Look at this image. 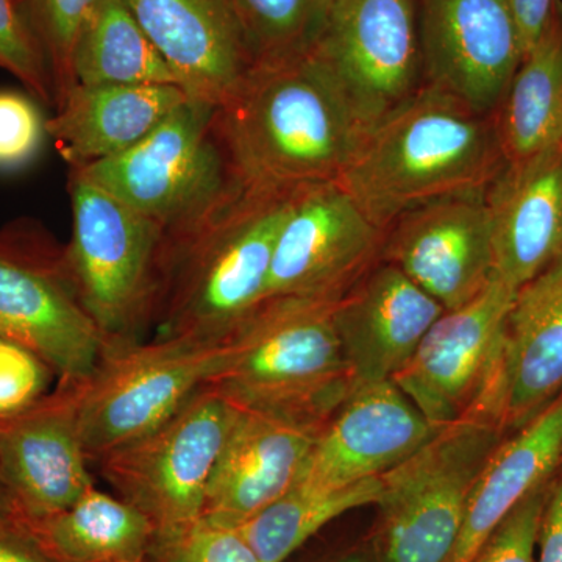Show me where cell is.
Wrapping results in <instances>:
<instances>
[{
  "instance_id": "cell-21",
  "label": "cell",
  "mask_w": 562,
  "mask_h": 562,
  "mask_svg": "<svg viewBox=\"0 0 562 562\" xmlns=\"http://www.w3.org/2000/svg\"><path fill=\"white\" fill-rule=\"evenodd\" d=\"M443 312L395 266L376 262L335 303V327L353 384L392 380Z\"/></svg>"
},
{
  "instance_id": "cell-23",
  "label": "cell",
  "mask_w": 562,
  "mask_h": 562,
  "mask_svg": "<svg viewBox=\"0 0 562 562\" xmlns=\"http://www.w3.org/2000/svg\"><path fill=\"white\" fill-rule=\"evenodd\" d=\"M187 99L176 85H76L47 117V135L69 169H85L132 149Z\"/></svg>"
},
{
  "instance_id": "cell-33",
  "label": "cell",
  "mask_w": 562,
  "mask_h": 562,
  "mask_svg": "<svg viewBox=\"0 0 562 562\" xmlns=\"http://www.w3.org/2000/svg\"><path fill=\"white\" fill-rule=\"evenodd\" d=\"M29 92L0 90V172L27 168L43 150L47 117Z\"/></svg>"
},
{
  "instance_id": "cell-38",
  "label": "cell",
  "mask_w": 562,
  "mask_h": 562,
  "mask_svg": "<svg viewBox=\"0 0 562 562\" xmlns=\"http://www.w3.org/2000/svg\"><path fill=\"white\" fill-rule=\"evenodd\" d=\"M554 0H509L520 41H522L524 55L530 50L532 44L541 35L543 25L549 20Z\"/></svg>"
},
{
  "instance_id": "cell-36",
  "label": "cell",
  "mask_w": 562,
  "mask_h": 562,
  "mask_svg": "<svg viewBox=\"0 0 562 562\" xmlns=\"http://www.w3.org/2000/svg\"><path fill=\"white\" fill-rule=\"evenodd\" d=\"M0 562H63L41 543L25 520L0 517Z\"/></svg>"
},
{
  "instance_id": "cell-16",
  "label": "cell",
  "mask_w": 562,
  "mask_h": 562,
  "mask_svg": "<svg viewBox=\"0 0 562 562\" xmlns=\"http://www.w3.org/2000/svg\"><path fill=\"white\" fill-rule=\"evenodd\" d=\"M76 386L58 380L46 397L0 422V484L14 517H49L95 486L77 420Z\"/></svg>"
},
{
  "instance_id": "cell-3",
  "label": "cell",
  "mask_w": 562,
  "mask_h": 562,
  "mask_svg": "<svg viewBox=\"0 0 562 562\" xmlns=\"http://www.w3.org/2000/svg\"><path fill=\"white\" fill-rule=\"evenodd\" d=\"M294 191L243 184L198 224L166 236L151 336L221 341L265 301Z\"/></svg>"
},
{
  "instance_id": "cell-8",
  "label": "cell",
  "mask_w": 562,
  "mask_h": 562,
  "mask_svg": "<svg viewBox=\"0 0 562 562\" xmlns=\"http://www.w3.org/2000/svg\"><path fill=\"white\" fill-rule=\"evenodd\" d=\"M0 336L68 382L90 379L105 355L70 279L65 244L32 217L0 227Z\"/></svg>"
},
{
  "instance_id": "cell-15",
  "label": "cell",
  "mask_w": 562,
  "mask_h": 562,
  "mask_svg": "<svg viewBox=\"0 0 562 562\" xmlns=\"http://www.w3.org/2000/svg\"><path fill=\"white\" fill-rule=\"evenodd\" d=\"M486 190L425 203L384 236L382 261L395 266L443 310L460 308L494 277Z\"/></svg>"
},
{
  "instance_id": "cell-25",
  "label": "cell",
  "mask_w": 562,
  "mask_h": 562,
  "mask_svg": "<svg viewBox=\"0 0 562 562\" xmlns=\"http://www.w3.org/2000/svg\"><path fill=\"white\" fill-rule=\"evenodd\" d=\"M506 161L562 144V0H554L541 35L524 55L495 111Z\"/></svg>"
},
{
  "instance_id": "cell-22",
  "label": "cell",
  "mask_w": 562,
  "mask_h": 562,
  "mask_svg": "<svg viewBox=\"0 0 562 562\" xmlns=\"http://www.w3.org/2000/svg\"><path fill=\"white\" fill-rule=\"evenodd\" d=\"M494 277L513 290L562 257V150L506 161L486 188Z\"/></svg>"
},
{
  "instance_id": "cell-19",
  "label": "cell",
  "mask_w": 562,
  "mask_h": 562,
  "mask_svg": "<svg viewBox=\"0 0 562 562\" xmlns=\"http://www.w3.org/2000/svg\"><path fill=\"white\" fill-rule=\"evenodd\" d=\"M188 98L225 105L255 68L233 0H124Z\"/></svg>"
},
{
  "instance_id": "cell-30",
  "label": "cell",
  "mask_w": 562,
  "mask_h": 562,
  "mask_svg": "<svg viewBox=\"0 0 562 562\" xmlns=\"http://www.w3.org/2000/svg\"><path fill=\"white\" fill-rule=\"evenodd\" d=\"M98 2L99 0H20L49 66L55 109L76 87L74 52L81 29Z\"/></svg>"
},
{
  "instance_id": "cell-10",
  "label": "cell",
  "mask_w": 562,
  "mask_h": 562,
  "mask_svg": "<svg viewBox=\"0 0 562 562\" xmlns=\"http://www.w3.org/2000/svg\"><path fill=\"white\" fill-rule=\"evenodd\" d=\"M220 341L150 336L103 355L90 379L77 382V420L88 460L160 427L210 383Z\"/></svg>"
},
{
  "instance_id": "cell-34",
  "label": "cell",
  "mask_w": 562,
  "mask_h": 562,
  "mask_svg": "<svg viewBox=\"0 0 562 562\" xmlns=\"http://www.w3.org/2000/svg\"><path fill=\"white\" fill-rule=\"evenodd\" d=\"M58 382L43 358L0 336V422L46 397Z\"/></svg>"
},
{
  "instance_id": "cell-6",
  "label": "cell",
  "mask_w": 562,
  "mask_h": 562,
  "mask_svg": "<svg viewBox=\"0 0 562 562\" xmlns=\"http://www.w3.org/2000/svg\"><path fill=\"white\" fill-rule=\"evenodd\" d=\"M80 172L125 205L179 235L232 198L236 176L220 106L188 98L132 149Z\"/></svg>"
},
{
  "instance_id": "cell-18",
  "label": "cell",
  "mask_w": 562,
  "mask_h": 562,
  "mask_svg": "<svg viewBox=\"0 0 562 562\" xmlns=\"http://www.w3.org/2000/svg\"><path fill=\"white\" fill-rule=\"evenodd\" d=\"M561 392L562 257L514 295L497 364L472 412L512 435Z\"/></svg>"
},
{
  "instance_id": "cell-7",
  "label": "cell",
  "mask_w": 562,
  "mask_h": 562,
  "mask_svg": "<svg viewBox=\"0 0 562 562\" xmlns=\"http://www.w3.org/2000/svg\"><path fill=\"white\" fill-rule=\"evenodd\" d=\"M505 436L497 422L472 412L384 473L373 538L383 562H446L473 484Z\"/></svg>"
},
{
  "instance_id": "cell-9",
  "label": "cell",
  "mask_w": 562,
  "mask_h": 562,
  "mask_svg": "<svg viewBox=\"0 0 562 562\" xmlns=\"http://www.w3.org/2000/svg\"><path fill=\"white\" fill-rule=\"evenodd\" d=\"M236 406L206 384L160 427L94 462L114 495L138 508L157 539L202 519L211 473Z\"/></svg>"
},
{
  "instance_id": "cell-28",
  "label": "cell",
  "mask_w": 562,
  "mask_h": 562,
  "mask_svg": "<svg viewBox=\"0 0 562 562\" xmlns=\"http://www.w3.org/2000/svg\"><path fill=\"white\" fill-rule=\"evenodd\" d=\"M382 495L383 475L339 487L294 484L238 530L261 562H284L333 520L379 505Z\"/></svg>"
},
{
  "instance_id": "cell-24",
  "label": "cell",
  "mask_w": 562,
  "mask_h": 562,
  "mask_svg": "<svg viewBox=\"0 0 562 562\" xmlns=\"http://www.w3.org/2000/svg\"><path fill=\"white\" fill-rule=\"evenodd\" d=\"M562 462V392L522 428L505 436L473 484L460 535L446 562H473L492 532Z\"/></svg>"
},
{
  "instance_id": "cell-4",
  "label": "cell",
  "mask_w": 562,
  "mask_h": 562,
  "mask_svg": "<svg viewBox=\"0 0 562 562\" xmlns=\"http://www.w3.org/2000/svg\"><path fill=\"white\" fill-rule=\"evenodd\" d=\"M335 303L265 299L221 339L210 386L239 408L324 427L353 386Z\"/></svg>"
},
{
  "instance_id": "cell-5",
  "label": "cell",
  "mask_w": 562,
  "mask_h": 562,
  "mask_svg": "<svg viewBox=\"0 0 562 562\" xmlns=\"http://www.w3.org/2000/svg\"><path fill=\"white\" fill-rule=\"evenodd\" d=\"M68 192L70 279L101 333L105 355L131 349L154 330L166 232L80 172L69 171Z\"/></svg>"
},
{
  "instance_id": "cell-20",
  "label": "cell",
  "mask_w": 562,
  "mask_h": 562,
  "mask_svg": "<svg viewBox=\"0 0 562 562\" xmlns=\"http://www.w3.org/2000/svg\"><path fill=\"white\" fill-rule=\"evenodd\" d=\"M321 430L317 425L236 406L211 473L202 520L239 528L279 501L301 475Z\"/></svg>"
},
{
  "instance_id": "cell-12",
  "label": "cell",
  "mask_w": 562,
  "mask_h": 562,
  "mask_svg": "<svg viewBox=\"0 0 562 562\" xmlns=\"http://www.w3.org/2000/svg\"><path fill=\"white\" fill-rule=\"evenodd\" d=\"M384 236L338 181L295 188L266 299L339 301L382 260Z\"/></svg>"
},
{
  "instance_id": "cell-13",
  "label": "cell",
  "mask_w": 562,
  "mask_h": 562,
  "mask_svg": "<svg viewBox=\"0 0 562 562\" xmlns=\"http://www.w3.org/2000/svg\"><path fill=\"white\" fill-rule=\"evenodd\" d=\"M516 290L492 277L475 299L443 312L392 382L443 428L475 408L501 353Z\"/></svg>"
},
{
  "instance_id": "cell-32",
  "label": "cell",
  "mask_w": 562,
  "mask_h": 562,
  "mask_svg": "<svg viewBox=\"0 0 562 562\" xmlns=\"http://www.w3.org/2000/svg\"><path fill=\"white\" fill-rule=\"evenodd\" d=\"M146 562H261L238 528L199 520L157 539Z\"/></svg>"
},
{
  "instance_id": "cell-29",
  "label": "cell",
  "mask_w": 562,
  "mask_h": 562,
  "mask_svg": "<svg viewBox=\"0 0 562 562\" xmlns=\"http://www.w3.org/2000/svg\"><path fill=\"white\" fill-rule=\"evenodd\" d=\"M255 63L301 57L308 50L330 0H233Z\"/></svg>"
},
{
  "instance_id": "cell-37",
  "label": "cell",
  "mask_w": 562,
  "mask_h": 562,
  "mask_svg": "<svg viewBox=\"0 0 562 562\" xmlns=\"http://www.w3.org/2000/svg\"><path fill=\"white\" fill-rule=\"evenodd\" d=\"M536 562H562V462L550 482L539 528Z\"/></svg>"
},
{
  "instance_id": "cell-2",
  "label": "cell",
  "mask_w": 562,
  "mask_h": 562,
  "mask_svg": "<svg viewBox=\"0 0 562 562\" xmlns=\"http://www.w3.org/2000/svg\"><path fill=\"white\" fill-rule=\"evenodd\" d=\"M220 127L238 179L262 190L338 181L366 136L306 55L255 65L220 106Z\"/></svg>"
},
{
  "instance_id": "cell-40",
  "label": "cell",
  "mask_w": 562,
  "mask_h": 562,
  "mask_svg": "<svg viewBox=\"0 0 562 562\" xmlns=\"http://www.w3.org/2000/svg\"><path fill=\"white\" fill-rule=\"evenodd\" d=\"M331 562H368L361 554H347V557L338 558V560Z\"/></svg>"
},
{
  "instance_id": "cell-35",
  "label": "cell",
  "mask_w": 562,
  "mask_h": 562,
  "mask_svg": "<svg viewBox=\"0 0 562 562\" xmlns=\"http://www.w3.org/2000/svg\"><path fill=\"white\" fill-rule=\"evenodd\" d=\"M550 482L532 491L517 505L501 527L492 532L473 562H536L539 528L549 497Z\"/></svg>"
},
{
  "instance_id": "cell-39",
  "label": "cell",
  "mask_w": 562,
  "mask_h": 562,
  "mask_svg": "<svg viewBox=\"0 0 562 562\" xmlns=\"http://www.w3.org/2000/svg\"><path fill=\"white\" fill-rule=\"evenodd\" d=\"M3 516H13V512H11L9 498H7L5 492L2 490V484H0V517Z\"/></svg>"
},
{
  "instance_id": "cell-26",
  "label": "cell",
  "mask_w": 562,
  "mask_h": 562,
  "mask_svg": "<svg viewBox=\"0 0 562 562\" xmlns=\"http://www.w3.org/2000/svg\"><path fill=\"white\" fill-rule=\"evenodd\" d=\"M25 522L63 562H146L157 541L138 508L98 486L60 513Z\"/></svg>"
},
{
  "instance_id": "cell-14",
  "label": "cell",
  "mask_w": 562,
  "mask_h": 562,
  "mask_svg": "<svg viewBox=\"0 0 562 562\" xmlns=\"http://www.w3.org/2000/svg\"><path fill=\"white\" fill-rule=\"evenodd\" d=\"M424 80L484 114H495L520 61L509 0H420Z\"/></svg>"
},
{
  "instance_id": "cell-41",
  "label": "cell",
  "mask_w": 562,
  "mask_h": 562,
  "mask_svg": "<svg viewBox=\"0 0 562 562\" xmlns=\"http://www.w3.org/2000/svg\"><path fill=\"white\" fill-rule=\"evenodd\" d=\"M561 150H562V144H561Z\"/></svg>"
},
{
  "instance_id": "cell-31",
  "label": "cell",
  "mask_w": 562,
  "mask_h": 562,
  "mask_svg": "<svg viewBox=\"0 0 562 562\" xmlns=\"http://www.w3.org/2000/svg\"><path fill=\"white\" fill-rule=\"evenodd\" d=\"M0 68L20 81L41 105L55 109L49 66L20 0H0Z\"/></svg>"
},
{
  "instance_id": "cell-27",
  "label": "cell",
  "mask_w": 562,
  "mask_h": 562,
  "mask_svg": "<svg viewBox=\"0 0 562 562\" xmlns=\"http://www.w3.org/2000/svg\"><path fill=\"white\" fill-rule=\"evenodd\" d=\"M76 85H176L172 69L124 0H99L74 52Z\"/></svg>"
},
{
  "instance_id": "cell-1",
  "label": "cell",
  "mask_w": 562,
  "mask_h": 562,
  "mask_svg": "<svg viewBox=\"0 0 562 562\" xmlns=\"http://www.w3.org/2000/svg\"><path fill=\"white\" fill-rule=\"evenodd\" d=\"M505 162L495 114L424 85L366 133L338 183L386 232L425 203L486 190Z\"/></svg>"
},
{
  "instance_id": "cell-17",
  "label": "cell",
  "mask_w": 562,
  "mask_h": 562,
  "mask_svg": "<svg viewBox=\"0 0 562 562\" xmlns=\"http://www.w3.org/2000/svg\"><path fill=\"white\" fill-rule=\"evenodd\" d=\"M441 430L392 380L353 384L322 427L294 484L339 487L376 479Z\"/></svg>"
},
{
  "instance_id": "cell-11",
  "label": "cell",
  "mask_w": 562,
  "mask_h": 562,
  "mask_svg": "<svg viewBox=\"0 0 562 562\" xmlns=\"http://www.w3.org/2000/svg\"><path fill=\"white\" fill-rule=\"evenodd\" d=\"M305 55L368 133L425 85L420 0H330Z\"/></svg>"
}]
</instances>
